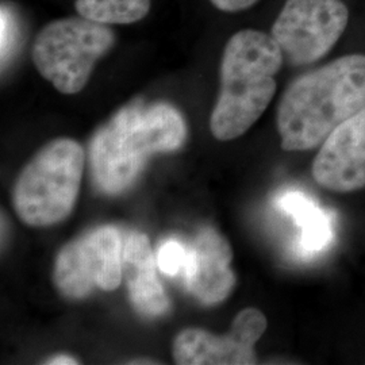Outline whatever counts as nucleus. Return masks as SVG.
I'll use <instances>...</instances> for the list:
<instances>
[{
	"mask_svg": "<svg viewBox=\"0 0 365 365\" xmlns=\"http://www.w3.org/2000/svg\"><path fill=\"white\" fill-rule=\"evenodd\" d=\"M313 176L334 192L365 187V107L333 131L314 158Z\"/></svg>",
	"mask_w": 365,
	"mask_h": 365,
	"instance_id": "1a4fd4ad",
	"label": "nucleus"
},
{
	"mask_svg": "<svg viewBox=\"0 0 365 365\" xmlns=\"http://www.w3.org/2000/svg\"><path fill=\"white\" fill-rule=\"evenodd\" d=\"M0 29H1V63L4 64V60L9 58L10 53L13 51L15 41H16V22L11 11L1 4V13H0Z\"/></svg>",
	"mask_w": 365,
	"mask_h": 365,
	"instance_id": "2eb2a0df",
	"label": "nucleus"
},
{
	"mask_svg": "<svg viewBox=\"0 0 365 365\" xmlns=\"http://www.w3.org/2000/svg\"><path fill=\"white\" fill-rule=\"evenodd\" d=\"M188 253L190 249L182 247L179 241H165L157 252V267L163 274L168 276H175L180 272L184 274L188 261Z\"/></svg>",
	"mask_w": 365,
	"mask_h": 365,
	"instance_id": "4468645a",
	"label": "nucleus"
},
{
	"mask_svg": "<svg viewBox=\"0 0 365 365\" xmlns=\"http://www.w3.org/2000/svg\"><path fill=\"white\" fill-rule=\"evenodd\" d=\"M123 274L134 307L146 317H160L170 300L157 279V260L148 237L133 233L123 245Z\"/></svg>",
	"mask_w": 365,
	"mask_h": 365,
	"instance_id": "9b49d317",
	"label": "nucleus"
},
{
	"mask_svg": "<svg viewBox=\"0 0 365 365\" xmlns=\"http://www.w3.org/2000/svg\"><path fill=\"white\" fill-rule=\"evenodd\" d=\"M123 247L114 226H102L60 250L53 280L69 299H83L95 288L114 291L123 274Z\"/></svg>",
	"mask_w": 365,
	"mask_h": 365,
	"instance_id": "0eeeda50",
	"label": "nucleus"
},
{
	"mask_svg": "<svg viewBox=\"0 0 365 365\" xmlns=\"http://www.w3.org/2000/svg\"><path fill=\"white\" fill-rule=\"evenodd\" d=\"M46 364H78V361L68 356H57L46 361Z\"/></svg>",
	"mask_w": 365,
	"mask_h": 365,
	"instance_id": "f3484780",
	"label": "nucleus"
},
{
	"mask_svg": "<svg viewBox=\"0 0 365 365\" xmlns=\"http://www.w3.org/2000/svg\"><path fill=\"white\" fill-rule=\"evenodd\" d=\"M348 22L342 0H286L271 36L289 64L310 66L336 46Z\"/></svg>",
	"mask_w": 365,
	"mask_h": 365,
	"instance_id": "423d86ee",
	"label": "nucleus"
},
{
	"mask_svg": "<svg viewBox=\"0 0 365 365\" xmlns=\"http://www.w3.org/2000/svg\"><path fill=\"white\" fill-rule=\"evenodd\" d=\"M232 260L230 244L215 229L205 227L197 233L184 269L187 287L196 299L217 304L232 294L235 287Z\"/></svg>",
	"mask_w": 365,
	"mask_h": 365,
	"instance_id": "9d476101",
	"label": "nucleus"
},
{
	"mask_svg": "<svg viewBox=\"0 0 365 365\" xmlns=\"http://www.w3.org/2000/svg\"><path fill=\"white\" fill-rule=\"evenodd\" d=\"M279 207L289 214L302 229L300 247L306 253L327 248L333 240V221L327 211L300 191H288L279 196Z\"/></svg>",
	"mask_w": 365,
	"mask_h": 365,
	"instance_id": "f8f14e48",
	"label": "nucleus"
},
{
	"mask_svg": "<svg viewBox=\"0 0 365 365\" xmlns=\"http://www.w3.org/2000/svg\"><path fill=\"white\" fill-rule=\"evenodd\" d=\"M84 150L71 138L45 145L21 172L14 187L15 212L36 227L64 221L75 207Z\"/></svg>",
	"mask_w": 365,
	"mask_h": 365,
	"instance_id": "20e7f679",
	"label": "nucleus"
},
{
	"mask_svg": "<svg viewBox=\"0 0 365 365\" xmlns=\"http://www.w3.org/2000/svg\"><path fill=\"white\" fill-rule=\"evenodd\" d=\"M284 54L271 34L245 29L225 45L221 61V91L210 119L220 141L241 137L259 120L276 93L277 72Z\"/></svg>",
	"mask_w": 365,
	"mask_h": 365,
	"instance_id": "7ed1b4c3",
	"label": "nucleus"
},
{
	"mask_svg": "<svg viewBox=\"0 0 365 365\" xmlns=\"http://www.w3.org/2000/svg\"><path fill=\"white\" fill-rule=\"evenodd\" d=\"M365 107V54L342 56L295 78L277 107L288 152L310 150Z\"/></svg>",
	"mask_w": 365,
	"mask_h": 365,
	"instance_id": "f257e3e1",
	"label": "nucleus"
},
{
	"mask_svg": "<svg viewBox=\"0 0 365 365\" xmlns=\"http://www.w3.org/2000/svg\"><path fill=\"white\" fill-rule=\"evenodd\" d=\"M150 0H76L80 16L103 25L135 24L150 11Z\"/></svg>",
	"mask_w": 365,
	"mask_h": 365,
	"instance_id": "ddd939ff",
	"label": "nucleus"
},
{
	"mask_svg": "<svg viewBox=\"0 0 365 365\" xmlns=\"http://www.w3.org/2000/svg\"><path fill=\"white\" fill-rule=\"evenodd\" d=\"M115 45L108 25L69 16L49 22L39 30L33 45V63L41 76L66 95L81 91L96 63Z\"/></svg>",
	"mask_w": 365,
	"mask_h": 365,
	"instance_id": "39448f33",
	"label": "nucleus"
},
{
	"mask_svg": "<svg viewBox=\"0 0 365 365\" xmlns=\"http://www.w3.org/2000/svg\"><path fill=\"white\" fill-rule=\"evenodd\" d=\"M187 126L182 114L168 103L133 105L119 110L91 143L92 176L105 194L128 190L148 158L182 146Z\"/></svg>",
	"mask_w": 365,
	"mask_h": 365,
	"instance_id": "f03ea898",
	"label": "nucleus"
},
{
	"mask_svg": "<svg viewBox=\"0 0 365 365\" xmlns=\"http://www.w3.org/2000/svg\"><path fill=\"white\" fill-rule=\"evenodd\" d=\"M267 330V318L249 307L237 314L225 336H214L200 329H185L175 339L173 357L182 365L255 364V345Z\"/></svg>",
	"mask_w": 365,
	"mask_h": 365,
	"instance_id": "6e6552de",
	"label": "nucleus"
},
{
	"mask_svg": "<svg viewBox=\"0 0 365 365\" xmlns=\"http://www.w3.org/2000/svg\"><path fill=\"white\" fill-rule=\"evenodd\" d=\"M214 7L225 13H238L253 7L260 0H210Z\"/></svg>",
	"mask_w": 365,
	"mask_h": 365,
	"instance_id": "dca6fc26",
	"label": "nucleus"
}]
</instances>
